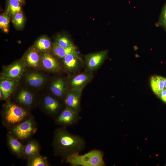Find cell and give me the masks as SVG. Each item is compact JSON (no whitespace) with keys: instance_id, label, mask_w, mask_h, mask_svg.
Here are the masks:
<instances>
[{"instance_id":"8fae6325","label":"cell","mask_w":166,"mask_h":166,"mask_svg":"<svg viewBox=\"0 0 166 166\" xmlns=\"http://www.w3.org/2000/svg\"><path fill=\"white\" fill-rule=\"evenodd\" d=\"M63 58L64 64L68 69L73 70L77 67L79 59L76 51L68 54Z\"/></svg>"},{"instance_id":"4fadbf2b","label":"cell","mask_w":166,"mask_h":166,"mask_svg":"<svg viewBox=\"0 0 166 166\" xmlns=\"http://www.w3.org/2000/svg\"><path fill=\"white\" fill-rule=\"evenodd\" d=\"M42 61L43 66L46 69L53 70L58 69L59 67L56 59L48 53H45L42 55Z\"/></svg>"},{"instance_id":"e0dca14e","label":"cell","mask_w":166,"mask_h":166,"mask_svg":"<svg viewBox=\"0 0 166 166\" xmlns=\"http://www.w3.org/2000/svg\"><path fill=\"white\" fill-rule=\"evenodd\" d=\"M89 76L86 74L82 73L75 76L72 79L71 84L73 90L80 91L88 81Z\"/></svg>"},{"instance_id":"44dd1931","label":"cell","mask_w":166,"mask_h":166,"mask_svg":"<svg viewBox=\"0 0 166 166\" xmlns=\"http://www.w3.org/2000/svg\"><path fill=\"white\" fill-rule=\"evenodd\" d=\"M26 80L30 85L37 87L41 86L43 83L44 78L40 74L32 73L27 76Z\"/></svg>"},{"instance_id":"52a82bcc","label":"cell","mask_w":166,"mask_h":166,"mask_svg":"<svg viewBox=\"0 0 166 166\" xmlns=\"http://www.w3.org/2000/svg\"><path fill=\"white\" fill-rule=\"evenodd\" d=\"M24 65L20 62L16 63L9 67L2 75L4 79L14 81L21 76L23 71Z\"/></svg>"},{"instance_id":"5bb4252c","label":"cell","mask_w":166,"mask_h":166,"mask_svg":"<svg viewBox=\"0 0 166 166\" xmlns=\"http://www.w3.org/2000/svg\"><path fill=\"white\" fill-rule=\"evenodd\" d=\"M164 77L159 76H153L151 78L150 85L152 91L158 96L164 89Z\"/></svg>"},{"instance_id":"f546056e","label":"cell","mask_w":166,"mask_h":166,"mask_svg":"<svg viewBox=\"0 0 166 166\" xmlns=\"http://www.w3.org/2000/svg\"><path fill=\"white\" fill-rule=\"evenodd\" d=\"M164 88L166 89V78H164Z\"/></svg>"},{"instance_id":"7402d4cb","label":"cell","mask_w":166,"mask_h":166,"mask_svg":"<svg viewBox=\"0 0 166 166\" xmlns=\"http://www.w3.org/2000/svg\"><path fill=\"white\" fill-rule=\"evenodd\" d=\"M28 164L30 166H47L48 165L46 158L41 156L39 154L29 158Z\"/></svg>"},{"instance_id":"d6986e66","label":"cell","mask_w":166,"mask_h":166,"mask_svg":"<svg viewBox=\"0 0 166 166\" xmlns=\"http://www.w3.org/2000/svg\"><path fill=\"white\" fill-rule=\"evenodd\" d=\"M53 50L54 53L59 58H63L68 54L75 51V47L73 45L72 46L65 48L59 45L56 42L53 45Z\"/></svg>"},{"instance_id":"f1b7e54d","label":"cell","mask_w":166,"mask_h":166,"mask_svg":"<svg viewBox=\"0 0 166 166\" xmlns=\"http://www.w3.org/2000/svg\"><path fill=\"white\" fill-rule=\"evenodd\" d=\"M159 97L164 102L166 103V89L164 88L160 93Z\"/></svg>"},{"instance_id":"4316f807","label":"cell","mask_w":166,"mask_h":166,"mask_svg":"<svg viewBox=\"0 0 166 166\" xmlns=\"http://www.w3.org/2000/svg\"><path fill=\"white\" fill-rule=\"evenodd\" d=\"M12 22L13 24L18 28L22 27L24 22V18L22 12L15 14L12 17Z\"/></svg>"},{"instance_id":"d4e9b609","label":"cell","mask_w":166,"mask_h":166,"mask_svg":"<svg viewBox=\"0 0 166 166\" xmlns=\"http://www.w3.org/2000/svg\"><path fill=\"white\" fill-rule=\"evenodd\" d=\"M156 26L162 27L166 31V2L162 9L158 21L156 24Z\"/></svg>"},{"instance_id":"484cf974","label":"cell","mask_w":166,"mask_h":166,"mask_svg":"<svg viewBox=\"0 0 166 166\" xmlns=\"http://www.w3.org/2000/svg\"><path fill=\"white\" fill-rule=\"evenodd\" d=\"M10 17L6 13L0 16V28L6 32L8 30V25L10 21Z\"/></svg>"},{"instance_id":"83f0119b","label":"cell","mask_w":166,"mask_h":166,"mask_svg":"<svg viewBox=\"0 0 166 166\" xmlns=\"http://www.w3.org/2000/svg\"><path fill=\"white\" fill-rule=\"evenodd\" d=\"M56 42L59 45L65 48L73 45L70 41L65 37H62L57 39Z\"/></svg>"},{"instance_id":"9a60e30c","label":"cell","mask_w":166,"mask_h":166,"mask_svg":"<svg viewBox=\"0 0 166 166\" xmlns=\"http://www.w3.org/2000/svg\"><path fill=\"white\" fill-rule=\"evenodd\" d=\"M43 103L45 109L52 115L55 114L60 107L58 102L50 96H47L45 97Z\"/></svg>"},{"instance_id":"7a4b0ae2","label":"cell","mask_w":166,"mask_h":166,"mask_svg":"<svg viewBox=\"0 0 166 166\" xmlns=\"http://www.w3.org/2000/svg\"><path fill=\"white\" fill-rule=\"evenodd\" d=\"M79 153L73 154L66 159V162L72 166H103L105 164L103 159V153L94 149L82 155Z\"/></svg>"},{"instance_id":"ffe728a7","label":"cell","mask_w":166,"mask_h":166,"mask_svg":"<svg viewBox=\"0 0 166 166\" xmlns=\"http://www.w3.org/2000/svg\"><path fill=\"white\" fill-rule=\"evenodd\" d=\"M17 99L20 103L26 106L30 105L34 101L33 97L31 93L24 90L20 92Z\"/></svg>"},{"instance_id":"5b68a950","label":"cell","mask_w":166,"mask_h":166,"mask_svg":"<svg viewBox=\"0 0 166 166\" xmlns=\"http://www.w3.org/2000/svg\"><path fill=\"white\" fill-rule=\"evenodd\" d=\"M80 118L78 112L66 107L57 117L55 123L60 125H70L76 123Z\"/></svg>"},{"instance_id":"3957f363","label":"cell","mask_w":166,"mask_h":166,"mask_svg":"<svg viewBox=\"0 0 166 166\" xmlns=\"http://www.w3.org/2000/svg\"><path fill=\"white\" fill-rule=\"evenodd\" d=\"M28 115L27 111L21 107L8 103L3 115V120L6 125H15L25 120Z\"/></svg>"},{"instance_id":"603a6c76","label":"cell","mask_w":166,"mask_h":166,"mask_svg":"<svg viewBox=\"0 0 166 166\" xmlns=\"http://www.w3.org/2000/svg\"><path fill=\"white\" fill-rule=\"evenodd\" d=\"M26 60L27 64L33 67H36L39 61V57L38 53L34 50L29 52L26 55Z\"/></svg>"},{"instance_id":"2e32d148","label":"cell","mask_w":166,"mask_h":166,"mask_svg":"<svg viewBox=\"0 0 166 166\" xmlns=\"http://www.w3.org/2000/svg\"><path fill=\"white\" fill-rule=\"evenodd\" d=\"M22 4L17 0H7L6 13L12 17L22 12Z\"/></svg>"},{"instance_id":"ac0fdd59","label":"cell","mask_w":166,"mask_h":166,"mask_svg":"<svg viewBox=\"0 0 166 166\" xmlns=\"http://www.w3.org/2000/svg\"><path fill=\"white\" fill-rule=\"evenodd\" d=\"M65 82L61 78L57 79L52 83L51 87V91L55 96L60 97L64 93Z\"/></svg>"},{"instance_id":"6da1fadb","label":"cell","mask_w":166,"mask_h":166,"mask_svg":"<svg viewBox=\"0 0 166 166\" xmlns=\"http://www.w3.org/2000/svg\"><path fill=\"white\" fill-rule=\"evenodd\" d=\"M85 141L81 137L72 134L65 128L56 129L53 142L55 155L65 159L75 153H79L85 148Z\"/></svg>"},{"instance_id":"ba28073f","label":"cell","mask_w":166,"mask_h":166,"mask_svg":"<svg viewBox=\"0 0 166 166\" xmlns=\"http://www.w3.org/2000/svg\"><path fill=\"white\" fill-rule=\"evenodd\" d=\"M80 97V91L73 90L67 95L65 100L66 107L78 112Z\"/></svg>"},{"instance_id":"cb8c5ba5","label":"cell","mask_w":166,"mask_h":166,"mask_svg":"<svg viewBox=\"0 0 166 166\" xmlns=\"http://www.w3.org/2000/svg\"><path fill=\"white\" fill-rule=\"evenodd\" d=\"M51 43L47 38L43 37L39 38L36 43L37 49L40 51H45L49 49L51 47Z\"/></svg>"},{"instance_id":"7c38bea8","label":"cell","mask_w":166,"mask_h":166,"mask_svg":"<svg viewBox=\"0 0 166 166\" xmlns=\"http://www.w3.org/2000/svg\"><path fill=\"white\" fill-rule=\"evenodd\" d=\"M16 82L14 81L8 79H4L0 82V89L3 97V99H6L12 93Z\"/></svg>"},{"instance_id":"8992f818","label":"cell","mask_w":166,"mask_h":166,"mask_svg":"<svg viewBox=\"0 0 166 166\" xmlns=\"http://www.w3.org/2000/svg\"><path fill=\"white\" fill-rule=\"evenodd\" d=\"M107 53V50H104L86 56L88 68L90 70H93L98 68L105 59Z\"/></svg>"},{"instance_id":"277c9868","label":"cell","mask_w":166,"mask_h":166,"mask_svg":"<svg viewBox=\"0 0 166 166\" xmlns=\"http://www.w3.org/2000/svg\"><path fill=\"white\" fill-rule=\"evenodd\" d=\"M37 130L34 118L30 117L14 126L11 130V134L19 140H26L29 139Z\"/></svg>"},{"instance_id":"9c48e42d","label":"cell","mask_w":166,"mask_h":166,"mask_svg":"<svg viewBox=\"0 0 166 166\" xmlns=\"http://www.w3.org/2000/svg\"><path fill=\"white\" fill-rule=\"evenodd\" d=\"M7 139L9 146L11 151L17 156H22L24 146L11 134H7Z\"/></svg>"},{"instance_id":"4dcf8cb0","label":"cell","mask_w":166,"mask_h":166,"mask_svg":"<svg viewBox=\"0 0 166 166\" xmlns=\"http://www.w3.org/2000/svg\"><path fill=\"white\" fill-rule=\"evenodd\" d=\"M19 1L22 4L24 3L25 0H17Z\"/></svg>"},{"instance_id":"30bf717a","label":"cell","mask_w":166,"mask_h":166,"mask_svg":"<svg viewBox=\"0 0 166 166\" xmlns=\"http://www.w3.org/2000/svg\"><path fill=\"white\" fill-rule=\"evenodd\" d=\"M40 150V145L37 141L30 140L24 145L22 156L28 159L39 154Z\"/></svg>"}]
</instances>
